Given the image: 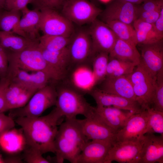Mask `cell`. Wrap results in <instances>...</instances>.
I'll return each mask as SVG.
<instances>
[{"label": "cell", "mask_w": 163, "mask_h": 163, "mask_svg": "<svg viewBox=\"0 0 163 163\" xmlns=\"http://www.w3.org/2000/svg\"><path fill=\"white\" fill-rule=\"evenodd\" d=\"M9 82L10 80L7 76L0 78V113L6 111L5 93Z\"/></svg>", "instance_id": "41"}, {"label": "cell", "mask_w": 163, "mask_h": 163, "mask_svg": "<svg viewBox=\"0 0 163 163\" xmlns=\"http://www.w3.org/2000/svg\"><path fill=\"white\" fill-rule=\"evenodd\" d=\"M57 97L55 86L49 84L37 90L24 106L10 110L9 116L12 118L39 117L46 109L55 106Z\"/></svg>", "instance_id": "5"}, {"label": "cell", "mask_w": 163, "mask_h": 163, "mask_svg": "<svg viewBox=\"0 0 163 163\" xmlns=\"http://www.w3.org/2000/svg\"><path fill=\"white\" fill-rule=\"evenodd\" d=\"M144 138V136L142 139L136 141H114L104 163L113 161L120 163H139Z\"/></svg>", "instance_id": "10"}, {"label": "cell", "mask_w": 163, "mask_h": 163, "mask_svg": "<svg viewBox=\"0 0 163 163\" xmlns=\"http://www.w3.org/2000/svg\"><path fill=\"white\" fill-rule=\"evenodd\" d=\"M98 85L97 88L103 92L136 101L132 84L126 75L106 77Z\"/></svg>", "instance_id": "20"}, {"label": "cell", "mask_w": 163, "mask_h": 163, "mask_svg": "<svg viewBox=\"0 0 163 163\" xmlns=\"http://www.w3.org/2000/svg\"><path fill=\"white\" fill-rule=\"evenodd\" d=\"M22 16L18 28V35L32 41L39 42L41 18L40 10L35 8L30 10L27 7L21 11Z\"/></svg>", "instance_id": "18"}, {"label": "cell", "mask_w": 163, "mask_h": 163, "mask_svg": "<svg viewBox=\"0 0 163 163\" xmlns=\"http://www.w3.org/2000/svg\"><path fill=\"white\" fill-rule=\"evenodd\" d=\"M40 11V29L43 35L70 37L73 34V23L57 11L44 8Z\"/></svg>", "instance_id": "9"}, {"label": "cell", "mask_w": 163, "mask_h": 163, "mask_svg": "<svg viewBox=\"0 0 163 163\" xmlns=\"http://www.w3.org/2000/svg\"><path fill=\"white\" fill-rule=\"evenodd\" d=\"M148 118L146 109L133 114L123 128L115 134V141H136L142 139Z\"/></svg>", "instance_id": "16"}, {"label": "cell", "mask_w": 163, "mask_h": 163, "mask_svg": "<svg viewBox=\"0 0 163 163\" xmlns=\"http://www.w3.org/2000/svg\"><path fill=\"white\" fill-rule=\"evenodd\" d=\"M2 10H0V15L1 14V12H2Z\"/></svg>", "instance_id": "49"}, {"label": "cell", "mask_w": 163, "mask_h": 163, "mask_svg": "<svg viewBox=\"0 0 163 163\" xmlns=\"http://www.w3.org/2000/svg\"><path fill=\"white\" fill-rule=\"evenodd\" d=\"M38 43L16 34L0 30V45L7 52H18Z\"/></svg>", "instance_id": "27"}, {"label": "cell", "mask_w": 163, "mask_h": 163, "mask_svg": "<svg viewBox=\"0 0 163 163\" xmlns=\"http://www.w3.org/2000/svg\"><path fill=\"white\" fill-rule=\"evenodd\" d=\"M5 0H0V10L5 8Z\"/></svg>", "instance_id": "46"}, {"label": "cell", "mask_w": 163, "mask_h": 163, "mask_svg": "<svg viewBox=\"0 0 163 163\" xmlns=\"http://www.w3.org/2000/svg\"><path fill=\"white\" fill-rule=\"evenodd\" d=\"M145 109L148 112V118L144 135L158 133L163 136V112L149 107Z\"/></svg>", "instance_id": "34"}, {"label": "cell", "mask_w": 163, "mask_h": 163, "mask_svg": "<svg viewBox=\"0 0 163 163\" xmlns=\"http://www.w3.org/2000/svg\"><path fill=\"white\" fill-rule=\"evenodd\" d=\"M8 66L7 52L0 45V78L6 76Z\"/></svg>", "instance_id": "40"}, {"label": "cell", "mask_w": 163, "mask_h": 163, "mask_svg": "<svg viewBox=\"0 0 163 163\" xmlns=\"http://www.w3.org/2000/svg\"><path fill=\"white\" fill-rule=\"evenodd\" d=\"M136 46L117 38L109 53V57L131 62L136 66L140 61V55Z\"/></svg>", "instance_id": "26"}, {"label": "cell", "mask_w": 163, "mask_h": 163, "mask_svg": "<svg viewBox=\"0 0 163 163\" xmlns=\"http://www.w3.org/2000/svg\"><path fill=\"white\" fill-rule=\"evenodd\" d=\"M88 141L83 134L78 119H66L60 124L55 139L57 162L62 163L66 160L76 163Z\"/></svg>", "instance_id": "2"}, {"label": "cell", "mask_w": 163, "mask_h": 163, "mask_svg": "<svg viewBox=\"0 0 163 163\" xmlns=\"http://www.w3.org/2000/svg\"><path fill=\"white\" fill-rule=\"evenodd\" d=\"M95 53H109L117 38L107 24L97 19L90 24L88 28Z\"/></svg>", "instance_id": "12"}, {"label": "cell", "mask_w": 163, "mask_h": 163, "mask_svg": "<svg viewBox=\"0 0 163 163\" xmlns=\"http://www.w3.org/2000/svg\"><path fill=\"white\" fill-rule=\"evenodd\" d=\"M61 11L63 16L79 26L91 24L102 11L89 0H65Z\"/></svg>", "instance_id": "7"}, {"label": "cell", "mask_w": 163, "mask_h": 163, "mask_svg": "<svg viewBox=\"0 0 163 163\" xmlns=\"http://www.w3.org/2000/svg\"><path fill=\"white\" fill-rule=\"evenodd\" d=\"M12 128L0 135V148L8 154H15L22 151L27 145L23 131L21 129Z\"/></svg>", "instance_id": "25"}, {"label": "cell", "mask_w": 163, "mask_h": 163, "mask_svg": "<svg viewBox=\"0 0 163 163\" xmlns=\"http://www.w3.org/2000/svg\"><path fill=\"white\" fill-rule=\"evenodd\" d=\"M37 91L10 81L5 93L6 111L24 106Z\"/></svg>", "instance_id": "23"}, {"label": "cell", "mask_w": 163, "mask_h": 163, "mask_svg": "<svg viewBox=\"0 0 163 163\" xmlns=\"http://www.w3.org/2000/svg\"><path fill=\"white\" fill-rule=\"evenodd\" d=\"M126 76L132 84L136 101L143 110L150 107L155 92L156 77L151 75L140 64Z\"/></svg>", "instance_id": "6"}, {"label": "cell", "mask_w": 163, "mask_h": 163, "mask_svg": "<svg viewBox=\"0 0 163 163\" xmlns=\"http://www.w3.org/2000/svg\"><path fill=\"white\" fill-rule=\"evenodd\" d=\"M72 36L66 37L43 34L39 38L38 45L40 48L50 51L60 50L67 47Z\"/></svg>", "instance_id": "30"}, {"label": "cell", "mask_w": 163, "mask_h": 163, "mask_svg": "<svg viewBox=\"0 0 163 163\" xmlns=\"http://www.w3.org/2000/svg\"><path fill=\"white\" fill-rule=\"evenodd\" d=\"M20 11L6 10L0 15V30L17 34L18 25L21 19Z\"/></svg>", "instance_id": "33"}, {"label": "cell", "mask_w": 163, "mask_h": 163, "mask_svg": "<svg viewBox=\"0 0 163 163\" xmlns=\"http://www.w3.org/2000/svg\"><path fill=\"white\" fill-rule=\"evenodd\" d=\"M38 43L18 52L7 51L9 65L28 72H44L50 75L52 82H58V78L44 59Z\"/></svg>", "instance_id": "4"}, {"label": "cell", "mask_w": 163, "mask_h": 163, "mask_svg": "<svg viewBox=\"0 0 163 163\" xmlns=\"http://www.w3.org/2000/svg\"><path fill=\"white\" fill-rule=\"evenodd\" d=\"M139 6L122 0H114L100 15L104 22L118 21L132 24L138 15Z\"/></svg>", "instance_id": "11"}, {"label": "cell", "mask_w": 163, "mask_h": 163, "mask_svg": "<svg viewBox=\"0 0 163 163\" xmlns=\"http://www.w3.org/2000/svg\"><path fill=\"white\" fill-rule=\"evenodd\" d=\"M150 107L163 112V69L158 73L154 93Z\"/></svg>", "instance_id": "35"}, {"label": "cell", "mask_w": 163, "mask_h": 163, "mask_svg": "<svg viewBox=\"0 0 163 163\" xmlns=\"http://www.w3.org/2000/svg\"><path fill=\"white\" fill-rule=\"evenodd\" d=\"M95 111L104 122L116 134L126 124L134 112L112 106H97Z\"/></svg>", "instance_id": "22"}, {"label": "cell", "mask_w": 163, "mask_h": 163, "mask_svg": "<svg viewBox=\"0 0 163 163\" xmlns=\"http://www.w3.org/2000/svg\"><path fill=\"white\" fill-rule=\"evenodd\" d=\"M89 94L95 101L97 106H112L132 111L136 113L144 110L136 101L103 92L97 88L92 89Z\"/></svg>", "instance_id": "17"}, {"label": "cell", "mask_w": 163, "mask_h": 163, "mask_svg": "<svg viewBox=\"0 0 163 163\" xmlns=\"http://www.w3.org/2000/svg\"><path fill=\"white\" fill-rule=\"evenodd\" d=\"M71 64H84L95 55L88 28L75 30L67 46Z\"/></svg>", "instance_id": "8"}, {"label": "cell", "mask_w": 163, "mask_h": 163, "mask_svg": "<svg viewBox=\"0 0 163 163\" xmlns=\"http://www.w3.org/2000/svg\"><path fill=\"white\" fill-rule=\"evenodd\" d=\"M78 120L83 134L88 140L115 141V133L97 113L95 107L92 115Z\"/></svg>", "instance_id": "13"}, {"label": "cell", "mask_w": 163, "mask_h": 163, "mask_svg": "<svg viewBox=\"0 0 163 163\" xmlns=\"http://www.w3.org/2000/svg\"><path fill=\"white\" fill-rule=\"evenodd\" d=\"M33 2V0H5V8L8 11H21Z\"/></svg>", "instance_id": "39"}, {"label": "cell", "mask_w": 163, "mask_h": 163, "mask_svg": "<svg viewBox=\"0 0 163 163\" xmlns=\"http://www.w3.org/2000/svg\"><path fill=\"white\" fill-rule=\"evenodd\" d=\"M40 48L44 59L56 74L59 82L64 79L71 64L67 46L56 51H50Z\"/></svg>", "instance_id": "24"}, {"label": "cell", "mask_w": 163, "mask_h": 163, "mask_svg": "<svg viewBox=\"0 0 163 163\" xmlns=\"http://www.w3.org/2000/svg\"><path fill=\"white\" fill-rule=\"evenodd\" d=\"M25 149L24 161L28 163H49L50 161L44 158L43 154L37 149L29 146Z\"/></svg>", "instance_id": "37"}, {"label": "cell", "mask_w": 163, "mask_h": 163, "mask_svg": "<svg viewBox=\"0 0 163 163\" xmlns=\"http://www.w3.org/2000/svg\"><path fill=\"white\" fill-rule=\"evenodd\" d=\"M56 88L57 97L55 108L66 119H75L78 115L88 117L95 112V107L91 106L79 91L68 87Z\"/></svg>", "instance_id": "3"}, {"label": "cell", "mask_w": 163, "mask_h": 163, "mask_svg": "<svg viewBox=\"0 0 163 163\" xmlns=\"http://www.w3.org/2000/svg\"><path fill=\"white\" fill-rule=\"evenodd\" d=\"M163 6V0H146L139 6L137 19L143 20L156 9Z\"/></svg>", "instance_id": "36"}, {"label": "cell", "mask_w": 163, "mask_h": 163, "mask_svg": "<svg viewBox=\"0 0 163 163\" xmlns=\"http://www.w3.org/2000/svg\"><path fill=\"white\" fill-rule=\"evenodd\" d=\"M89 0L91 2H92L93 3H94V2H93V1L94 0Z\"/></svg>", "instance_id": "48"}, {"label": "cell", "mask_w": 163, "mask_h": 163, "mask_svg": "<svg viewBox=\"0 0 163 163\" xmlns=\"http://www.w3.org/2000/svg\"><path fill=\"white\" fill-rule=\"evenodd\" d=\"M109 53L100 52L96 53L93 58L92 72L94 86L99 84L106 77Z\"/></svg>", "instance_id": "31"}, {"label": "cell", "mask_w": 163, "mask_h": 163, "mask_svg": "<svg viewBox=\"0 0 163 163\" xmlns=\"http://www.w3.org/2000/svg\"><path fill=\"white\" fill-rule=\"evenodd\" d=\"M163 7V6L156 9L150 14L147 18L142 21L149 23L154 24L158 18L161 9Z\"/></svg>", "instance_id": "44"}, {"label": "cell", "mask_w": 163, "mask_h": 163, "mask_svg": "<svg viewBox=\"0 0 163 163\" xmlns=\"http://www.w3.org/2000/svg\"><path fill=\"white\" fill-rule=\"evenodd\" d=\"M133 25L136 32L137 45L154 43L163 38L158 34L154 24L137 19Z\"/></svg>", "instance_id": "28"}, {"label": "cell", "mask_w": 163, "mask_h": 163, "mask_svg": "<svg viewBox=\"0 0 163 163\" xmlns=\"http://www.w3.org/2000/svg\"><path fill=\"white\" fill-rule=\"evenodd\" d=\"M140 63L155 77L163 69V40L145 44H139Z\"/></svg>", "instance_id": "14"}, {"label": "cell", "mask_w": 163, "mask_h": 163, "mask_svg": "<svg viewBox=\"0 0 163 163\" xmlns=\"http://www.w3.org/2000/svg\"><path fill=\"white\" fill-rule=\"evenodd\" d=\"M63 117L55 109L49 114L36 117H18L15 122L20 126L27 145L42 154L55 153L54 141Z\"/></svg>", "instance_id": "1"}, {"label": "cell", "mask_w": 163, "mask_h": 163, "mask_svg": "<svg viewBox=\"0 0 163 163\" xmlns=\"http://www.w3.org/2000/svg\"><path fill=\"white\" fill-rule=\"evenodd\" d=\"M135 5H138L143 3L146 0H122Z\"/></svg>", "instance_id": "45"}, {"label": "cell", "mask_w": 163, "mask_h": 163, "mask_svg": "<svg viewBox=\"0 0 163 163\" xmlns=\"http://www.w3.org/2000/svg\"></svg>", "instance_id": "50"}, {"label": "cell", "mask_w": 163, "mask_h": 163, "mask_svg": "<svg viewBox=\"0 0 163 163\" xmlns=\"http://www.w3.org/2000/svg\"><path fill=\"white\" fill-rule=\"evenodd\" d=\"M12 118L0 113V135L5 131L14 127L15 123Z\"/></svg>", "instance_id": "42"}, {"label": "cell", "mask_w": 163, "mask_h": 163, "mask_svg": "<svg viewBox=\"0 0 163 163\" xmlns=\"http://www.w3.org/2000/svg\"><path fill=\"white\" fill-rule=\"evenodd\" d=\"M117 38L137 46V42L136 32L132 24L118 21L106 22Z\"/></svg>", "instance_id": "29"}, {"label": "cell", "mask_w": 163, "mask_h": 163, "mask_svg": "<svg viewBox=\"0 0 163 163\" xmlns=\"http://www.w3.org/2000/svg\"><path fill=\"white\" fill-rule=\"evenodd\" d=\"M5 163V159H3L0 156V163Z\"/></svg>", "instance_id": "47"}, {"label": "cell", "mask_w": 163, "mask_h": 163, "mask_svg": "<svg viewBox=\"0 0 163 163\" xmlns=\"http://www.w3.org/2000/svg\"><path fill=\"white\" fill-rule=\"evenodd\" d=\"M163 163V136L144 135L139 163Z\"/></svg>", "instance_id": "21"}, {"label": "cell", "mask_w": 163, "mask_h": 163, "mask_svg": "<svg viewBox=\"0 0 163 163\" xmlns=\"http://www.w3.org/2000/svg\"><path fill=\"white\" fill-rule=\"evenodd\" d=\"M136 66L128 62L109 57L106 77H117L131 73Z\"/></svg>", "instance_id": "32"}, {"label": "cell", "mask_w": 163, "mask_h": 163, "mask_svg": "<svg viewBox=\"0 0 163 163\" xmlns=\"http://www.w3.org/2000/svg\"><path fill=\"white\" fill-rule=\"evenodd\" d=\"M154 24L159 36L163 38V7L161 9L158 18Z\"/></svg>", "instance_id": "43"}, {"label": "cell", "mask_w": 163, "mask_h": 163, "mask_svg": "<svg viewBox=\"0 0 163 163\" xmlns=\"http://www.w3.org/2000/svg\"><path fill=\"white\" fill-rule=\"evenodd\" d=\"M65 0H33L35 8L40 10L49 8L57 11L61 9Z\"/></svg>", "instance_id": "38"}, {"label": "cell", "mask_w": 163, "mask_h": 163, "mask_svg": "<svg viewBox=\"0 0 163 163\" xmlns=\"http://www.w3.org/2000/svg\"><path fill=\"white\" fill-rule=\"evenodd\" d=\"M6 76L10 82L37 90L52 82L50 75L44 72H28L10 65Z\"/></svg>", "instance_id": "15"}, {"label": "cell", "mask_w": 163, "mask_h": 163, "mask_svg": "<svg viewBox=\"0 0 163 163\" xmlns=\"http://www.w3.org/2000/svg\"><path fill=\"white\" fill-rule=\"evenodd\" d=\"M113 142L102 140L88 141L83 147L76 163H104Z\"/></svg>", "instance_id": "19"}]
</instances>
